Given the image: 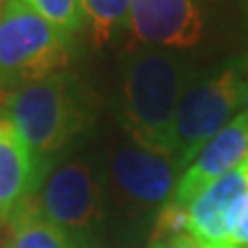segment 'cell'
<instances>
[{
	"mask_svg": "<svg viewBox=\"0 0 248 248\" xmlns=\"http://www.w3.org/2000/svg\"><path fill=\"white\" fill-rule=\"evenodd\" d=\"M186 232L209 248H248V159L186 207Z\"/></svg>",
	"mask_w": 248,
	"mask_h": 248,
	"instance_id": "obj_5",
	"label": "cell"
},
{
	"mask_svg": "<svg viewBox=\"0 0 248 248\" xmlns=\"http://www.w3.org/2000/svg\"><path fill=\"white\" fill-rule=\"evenodd\" d=\"M150 248H209V246L202 244V241H198L188 232H179V234H168V237L154 239Z\"/></svg>",
	"mask_w": 248,
	"mask_h": 248,
	"instance_id": "obj_14",
	"label": "cell"
},
{
	"mask_svg": "<svg viewBox=\"0 0 248 248\" xmlns=\"http://www.w3.org/2000/svg\"><path fill=\"white\" fill-rule=\"evenodd\" d=\"M122 122L131 142L172 154V129L179 101L198 76L179 51L138 44L120 60Z\"/></svg>",
	"mask_w": 248,
	"mask_h": 248,
	"instance_id": "obj_1",
	"label": "cell"
},
{
	"mask_svg": "<svg viewBox=\"0 0 248 248\" xmlns=\"http://www.w3.org/2000/svg\"><path fill=\"white\" fill-rule=\"evenodd\" d=\"M44 218L67 232H85L101 218L104 191L94 170L83 161H67L46 170L35 195Z\"/></svg>",
	"mask_w": 248,
	"mask_h": 248,
	"instance_id": "obj_7",
	"label": "cell"
},
{
	"mask_svg": "<svg viewBox=\"0 0 248 248\" xmlns=\"http://www.w3.org/2000/svg\"><path fill=\"white\" fill-rule=\"evenodd\" d=\"M26 2L69 39L85 23L80 0H26Z\"/></svg>",
	"mask_w": 248,
	"mask_h": 248,
	"instance_id": "obj_13",
	"label": "cell"
},
{
	"mask_svg": "<svg viewBox=\"0 0 248 248\" xmlns=\"http://www.w3.org/2000/svg\"><path fill=\"white\" fill-rule=\"evenodd\" d=\"M129 30L138 44L182 51L204 35L202 0H131Z\"/></svg>",
	"mask_w": 248,
	"mask_h": 248,
	"instance_id": "obj_8",
	"label": "cell"
},
{
	"mask_svg": "<svg viewBox=\"0 0 248 248\" xmlns=\"http://www.w3.org/2000/svg\"><path fill=\"white\" fill-rule=\"evenodd\" d=\"M7 110L12 124L39 159L60 152L90 124L88 106L64 71L12 92Z\"/></svg>",
	"mask_w": 248,
	"mask_h": 248,
	"instance_id": "obj_4",
	"label": "cell"
},
{
	"mask_svg": "<svg viewBox=\"0 0 248 248\" xmlns=\"http://www.w3.org/2000/svg\"><path fill=\"white\" fill-rule=\"evenodd\" d=\"M182 168L172 154L145 150L136 142H120L110 152L108 184L136 212L159 214L172 200Z\"/></svg>",
	"mask_w": 248,
	"mask_h": 248,
	"instance_id": "obj_6",
	"label": "cell"
},
{
	"mask_svg": "<svg viewBox=\"0 0 248 248\" xmlns=\"http://www.w3.org/2000/svg\"><path fill=\"white\" fill-rule=\"evenodd\" d=\"M83 16L97 46L113 44L129 28L131 0H80Z\"/></svg>",
	"mask_w": 248,
	"mask_h": 248,
	"instance_id": "obj_12",
	"label": "cell"
},
{
	"mask_svg": "<svg viewBox=\"0 0 248 248\" xmlns=\"http://www.w3.org/2000/svg\"><path fill=\"white\" fill-rule=\"evenodd\" d=\"M7 225L9 237L5 248H74L69 234L44 218L32 198L18 207Z\"/></svg>",
	"mask_w": 248,
	"mask_h": 248,
	"instance_id": "obj_11",
	"label": "cell"
},
{
	"mask_svg": "<svg viewBox=\"0 0 248 248\" xmlns=\"http://www.w3.org/2000/svg\"><path fill=\"white\" fill-rule=\"evenodd\" d=\"M244 110H248V58H234L212 74L195 76L179 101L172 129V156L182 172Z\"/></svg>",
	"mask_w": 248,
	"mask_h": 248,
	"instance_id": "obj_2",
	"label": "cell"
},
{
	"mask_svg": "<svg viewBox=\"0 0 248 248\" xmlns=\"http://www.w3.org/2000/svg\"><path fill=\"white\" fill-rule=\"evenodd\" d=\"M44 177L42 159L30 150L9 117H0V218L9 221L35 195Z\"/></svg>",
	"mask_w": 248,
	"mask_h": 248,
	"instance_id": "obj_10",
	"label": "cell"
},
{
	"mask_svg": "<svg viewBox=\"0 0 248 248\" xmlns=\"http://www.w3.org/2000/svg\"><path fill=\"white\" fill-rule=\"evenodd\" d=\"M248 159V110L237 115L225 129L214 136L212 140L198 152L188 166L184 168L168 204L186 209L207 186L216 179L225 177L228 172L239 168Z\"/></svg>",
	"mask_w": 248,
	"mask_h": 248,
	"instance_id": "obj_9",
	"label": "cell"
},
{
	"mask_svg": "<svg viewBox=\"0 0 248 248\" xmlns=\"http://www.w3.org/2000/svg\"><path fill=\"white\" fill-rule=\"evenodd\" d=\"M0 99H2V92H0Z\"/></svg>",
	"mask_w": 248,
	"mask_h": 248,
	"instance_id": "obj_15",
	"label": "cell"
},
{
	"mask_svg": "<svg viewBox=\"0 0 248 248\" xmlns=\"http://www.w3.org/2000/svg\"><path fill=\"white\" fill-rule=\"evenodd\" d=\"M69 42L26 0H0V92L12 94L62 71Z\"/></svg>",
	"mask_w": 248,
	"mask_h": 248,
	"instance_id": "obj_3",
	"label": "cell"
}]
</instances>
